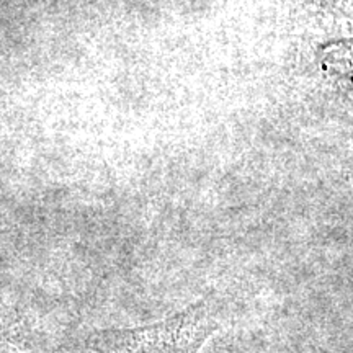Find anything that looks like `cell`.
Masks as SVG:
<instances>
[{
	"label": "cell",
	"instance_id": "obj_1",
	"mask_svg": "<svg viewBox=\"0 0 353 353\" xmlns=\"http://www.w3.org/2000/svg\"><path fill=\"white\" fill-rule=\"evenodd\" d=\"M228 316L226 299L210 291L165 319L132 329L95 330L85 343L95 353H200Z\"/></svg>",
	"mask_w": 353,
	"mask_h": 353
}]
</instances>
